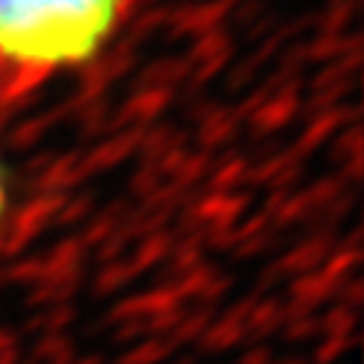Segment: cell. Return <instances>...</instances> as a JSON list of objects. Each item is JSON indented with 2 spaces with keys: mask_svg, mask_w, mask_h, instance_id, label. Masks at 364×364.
Returning <instances> with one entry per match:
<instances>
[{
  "mask_svg": "<svg viewBox=\"0 0 364 364\" xmlns=\"http://www.w3.org/2000/svg\"><path fill=\"white\" fill-rule=\"evenodd\" d=\"M122 0H0V55L25 67L79 64L97 52Z\"/></svg>",
  "mask_w": 364,
  "mask_h": 364,
  "instance_id": "cell-1",
  "label": "cell"
},
{
  "mask_svg": "<svg viewBox=\"0 0 364 364\" xmlns=\"http://www.w3.org/2000/svg\"><path fill=\"white\" fill-rule=\"evenodd\" d=\"M0 210H4V186H0Z\"/></svg>",
  "mask_w": 364,
  "mask_h": 364,
  "instance_id": "cell-2",
  "label": "cell"
}]
</instances>
